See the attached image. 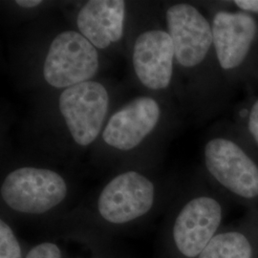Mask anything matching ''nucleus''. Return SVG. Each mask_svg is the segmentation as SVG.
Instances as JSON below:
<instances>
[{
    "mask_svg": "<svg viewBox=\"0 0 258 258\" xmlns=\"http://www.w3.org/2000/svg\"><path fill=\"white\" fill-rule=\"evenodd\" d=\"M132 62L139 81L151 90H165L170 85L175 51L169 34L163 30L142 33L133 47Z\"/></svg>",
    "mask_w": 258,
    "mask_h": 258,
    "instance_id": "obj_8",
    "label": "nucleus"
},
{
    "mask_svg": "<svg viewBox=\"0 0 258 258\" xmlns=\"http://www.w3.org/2000/svg\"><path fill=\"white\" fill-rule=\"evenodd\" d=\"M97 48L81 33L65 31L53 39L44 63L43 77L55 88H69L89 82L99 69Z\"/></svg>",
    "mask_w": 258,
    "mask_h": 258,
    "instance_id": "obj_4",
    "label": "nucleus"
},
{
    "mask_svg": "<svg viewBox=\"0 0 258 258\" xmlns=\"http://www.w3.org/2000/svg\"><path fill=\"white\" fill-rule=\"evenodd\" d=\"M42 3L43 2L41 0H18V1H16V4H18L19 7H22L25 9L35 8Z\"/></svg>",
    "mask_w": 258,
    "mask_h": 258,
    "instance_id": "obj_16",
    "label": "nucleus"
},
{
    "mask_svg": "<svg viewBox=\"0 0 258 258\" xmlns=\"http://www.w3.org/2000/svg\"><path fill=\"white\" fill-rule=\"evenodd\" d=\"M235 128L258 151V96L250 99L244 109L240 111Z\"/></svg>",
    "mask_w": 258,
    "mask_h": 258,
    "instance_id": "obj_12",
    "label": "nucleus"
},
{
    "mask_svg": "<svg viewBox=\"0 0 258 258\" xmlns=\"http://www.w3.org/2000/svg\"><path fill=\"white\" fill-rule=\"evenodd\" d=\"M67 195L65 180L55 171L25 166L10 172L1 185V196L16 212L41 214L61 203Z\"/></svg>",
    "mask_w": 258,
    "mask_h": 258,
    "instance_id": "obj_3",
    "label": "nucleus"
},
{
    "mask_svg": "<svg viewBox=\"0 0 258 258\" xmlns=\"http://www.w3.org/2000/svg\"><path fill=\"white\" fill-rule=\"evenodd\" d=\"M229 3L234 9L258 17V0H233Z\"/></svg>",
    "mask_w": 258,
    "mask_h": 258,
    "instance_id": "obj_15",
    "label": "nucleus"
},
{
    "mask_svg": "<svg viewBox=\"0 0 258 258\" xmlns=\"http://www.w3.org/2000/svg\"><path fill=\"white\" fill-rule=\"evenodd\" d=\"M109 106V95L102 83L84 82L64 89L58 100L59 111L75 142L91 145L102 130Z\"/></svg>",
    "mask_w": 258,
    "mask_h": 258,
    "instance_id": "obj_5",
    "label": "nucleus"
},
{
    "mask_svg": "<svg viewBox=\"0 0 258 258\" xmlns=\"http://www.w3.org/2000/svg\"><path fill=\"white\" fill-rule=\"evenodd\" d=\"M222 220L220 203L210 196H199L184 205L173 226V239L178 250L194 258L214 237Z\"/></svg>",
    "mask_w": 258,
    "mask_h": 258,
    "instance_id": "obj_7",
    "label": "nucleus"
},
{
    "mask_svg": "<svg viewBox=\"0 0 258 258\" xmlns=\"http://www.w3.org/2000/svg\"><path fill=\"white\" fill-rule=\"evenodd\" d=\"M160 117L159 103L153 98L139 97L112 115L102 139L116 149H134L156 127Z\"/></svg>",
    "mask_w": 258,
    "mask_h": 258,
    "instance_id": "obj_9",
    "label": "nucleus"
},
{
    "mask_svg": "<svg viewBox=\"0 0 258 258\" xmlns=\"http://www.w3.org/2000/svg\"><path fill=\"white\" fill-rule=\"evenodd\" d=\"M251 247L239 232L217 234L212 238L198 258H250Z\"/></svg>",
    "mask_w": 258,
    "mask_h": 258,
    "instance_id": "obj_11",
    "label": "nucleus"
},
{
    "mask_svg": "<svg viewBox=\"0 0 258 258\" xmlns=\"http://www.w3.org/2000/svg\"><path fill=\"white\" fill-rule=\"evenodd\" d=\"M125 2L121 0H91L77 17L80 33L98 49L120 41L123 35Z\"/></svg>",
    "mask_w": 258,
    "mask_h": 258,
    "instance_id": "obj_10",
    "label": "nucleus"
},
{
    "mask_svg": "<svg viewBox=\"0 0 258 258\" xmlns=\"http://www.w3.org/2000/svg\"><path fill=\"white\" fill-rule=\"evenodd\" d=\"M0 258H21V249L15 232L6 222L0 221Z\"/></svg>",
    "mask_w": 258,
    "mask_h": 258,
    "instance_id": "obj_13",
    "label": "nucleus"
},
{
    "mask_svg": "<svg viewBox=\"0 0 258 258\" xmlns=\"http://www.w3.org/2000/svg\"><path fill=\"white\" fill-rule=\"evenodd\" d=\"M25 258H61V252L54 243L44 242L31 249Z\"/></svg>",
    "mask_w": 258,
    "mask_h": 258,
    "instance_id": "obj_14",
    "label": "nucleus"
},
{
    "mask_svg": "<svg viewBox=\"0 0 258 258\" xmlns=\"http://www.w3.org/2000/svg\"><path fill=\"white\" fill-rule=\"evenodd\" d=\"M211 23L216 59L227 83L233 89L257 84L258 17L221 8Z\"/></svg>",
    "mask_w": 258,
    "mask_h": 258,
    "instance_id": "obj_1",
    "label": "nucleus"
},
{
    "mask_svg": "<svg viewBox=\"0 0 258 258\" xmlns=\"http://www.w3.org/2000/svg\"><path fill=\"white\" fill-rule=\"evenodd\" d=\"M253 148L237 129L213 137L204 148L210 174L229 191L244 199L258 197V163Z\"/></svg>",
    "mask_w": 258,
    "mask_h": 258,
    "instance_id": "obj_2",
    "label": "nucleus"
},
{
    "mask_svg": "<svg viewBox=\"0 0 258 258\" xmlns=\"http://www.w3.org/2000/svg\"><path fill=\"white\" fill-rule=\"evenodd\" d=\"M154 199L153 183L137 171H127L104 186L98 200V210L104 220L125 224L147 214Z\"/></svg>",
    "mask_w": 258,
    "mask_h": 258,
    "instance_id": "obj_6",
    "label": "nucleus"
}]
</instances>
